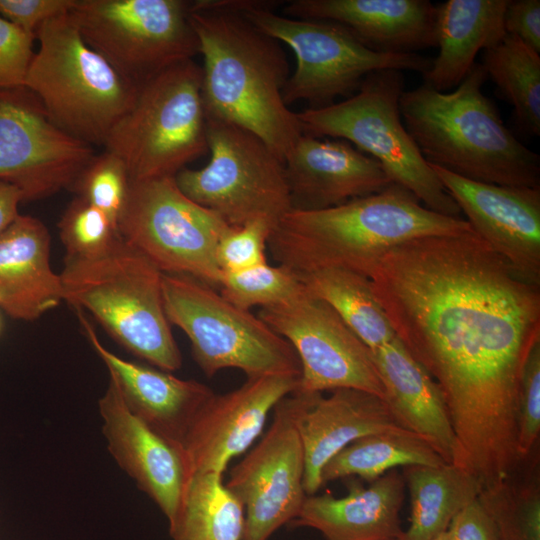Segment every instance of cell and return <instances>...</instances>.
<instances>
[{"label": "cell", "mask_w": 540, "mask_h": 540, "mask_svg": "<svg viewBox=\"0 0 540 540\" xmlns=\"http://www.w3.org/2000/svg\"><path fill=\"white\" fill-rule=\"evenodd\" d=\"M473 230L463 218L426 208L404 187L383 190L322 210L292 209L272 230L274 259L296 275L342 269L370 277L380 259L404 242Z\"/></svg>", "instance_id": "cell-3"}, {"label": "cell", "mask_w": 540, "mask_h": 540, "mask_svg": "<svg viewBox=\"0 0 540 540\" xmlns=\"http://www.w3.org/2000/svg\"><path fill=\"white\" fill-rule=\"evenodd\" d=\"M273 2L242 0L241 11L258 29L284 43L296 56L283 99L318 109L350 97L373 72L393 69L425 73L431 59L418 53H380L363 45L343 26L326 20L292 18L272 10Z\"/></svg>", "instance_id": "cell-9"}, {"label": "cell", "mask_w": 540, "mask_h": 540, "mask_svg": "<svg viewBox=\"0 0 540 540\" xmlns=\"http://www.w3.org/2000/svg\"><path fill=\"white\" fill-rule=\"evenodd\" d=\"M446 462L426 442L406 433L364 436L339 451L321 472L322 486L328 482L358 476L374 481L398 466H440Z\"/></svg>", "instance_id": "cell-32"}, {"label": "cell", "mask_w": 540, "mask_h": 540, "mask_svg": "<svg viewBox=\"0 0 540 540\" xmlns=\"http://www.w3.org/2000/svg\"><path fill=\"white\" fill-rule=\"evenodd\" d=\"M297 277L309 293L330 305L370 350L396 337L368 277L342 269H323Z\"/></svg>", "instance_id": "cell-29"}, {"label": "cell", "mask_w": 540, "mask_h": 540, "mask_svg": "<svg viewBox=\"0 0 540 540\" xmlns=\"http://www.w3.org/2000/svg\"><path fill=\"white\" fill-rule=\"evenodd\" d=\"M486 80L476 62L453 92L426 83L404 90L403 123L429 164L477 182L540 188V157L504 124L483 93Z\"/></svg>", "instance_id": "cell-4"}, {"label": "cell", "mask_w": 540, "mask_h": 540, "mask_svg": "<svg viewBox=\"0 0 540 540\" xmlns=\"http://www.w3.org/2000/svg\"><path fill=\"white\" fill-rule=\"evenodd\" d=\"M446 532L449 540H501L493 516L479 497L455 515Z\"/></svg>", "instance_id": "cell-41"}, {"label": "cell", "mask_w": 540, "mask_h": 540, "mask_svg": "<svg viewBox=\"0 0 540 540\" xmlns=\"http://www.w3.org/2000/svg\"><path fill=\"white\" fill-rule=\"evenodd\" d=\"M283 13L335 22L380 53H417L437 45V7L429 0H293Z\"/></svg>", "instance_id": "cell-22"}, {"label": "cell", "mask_w": 540, "mask_h": 540, "mask_svg": "<svg viewBox=\"0 0 540 540\" xmlns=\"http://www.w3.org/2000/svg\"><path fill=\"white\" fill-rule=\"evenodd\" d=\"M230 226L184 195L174 177L130 182L119 216L120 238L163 274L196 279L219 290L216 249Z\"/></svg>", "instance_id": "cell-12"}, {"label": "cell", "mask_w": 540, "mask_h": 540, "mask_svg": "<svg viewBox=\"0 0 540 540\" xmlns=\"http://www.w3.org/2000/svg\"><path fill=\"white\" fill-rule=\"evenodd\" d=\"M162 291L169 323L186 334L196 363L208 377L226 368L239 369L247 378L300 376L292 346L218 290L190 277L163 274Z\"/></svg>", "instance_id": "cell-10"}, {"label": "cell", "mask_w": 540, "mask_h": 540, "mask_svg": "<svg viewBox=\"0 0 540 540\" xmlns=\"http://www.w3.org/2000/svg\"><path fill=\"white\" fill-rule=\"evenodd\" d=\"M483 51L480 64L512 105L516 127L525 135L539 136L540 54L509 34Z\"/></svg>", "instance_id": "cell-31"}, {"label": "cell", "mask_w": 540, "mask_h": 540, "mask_svg": "<svg viewBox=\"0 0 540 540\" xmlns=\"http://www.w3.org/2000/svg\"><path fill=\"white\" fill-rule=\"evenodd\" d=\"M243 530V506L223 483V475L190 476L169 523L172 540H242Z\"/></svg>", "instance_id": "cell-30"}, {"label": "cell", "mask_w": 540, "mask_h": 540, "mask_svg": "<svg viewBox=\"0 0 540 540\" xmlns=\"http://www.w3.org/2000/svg\"><path fill=\"white\" fill-rule=\"evenodd\" d=\"M191 1L76 0L69 16L86 43L139 87L200 53Z\"/></svg>", "instance_id": "cell-13"}, {"label": "cell", "mask_w": 540, "mask_h": 540, "mask_svg": "<svg viewBox=\"0 0 540 540\" xmlns=\"http://www.w3.org/2000/svg\"><path fill=\"white\" fill-rule=\"evenodd\" d=\"M508 0H447L437 5L439 52L423 73L424 83L437 91L457 87L480 52L506 33L503 25Z\"/></svg>", "instance_id": "cell-27"}, {"label": "cell", "mask_w": 540, "mask_h": 540, "mask_svg": "<svg viewBox=\"0 0 540 540\" xmlns=\"http://www.w3.org/2000/svg\"><path fill=\"white\" fill-rule=\"evenodd\" d=\"M210 160L175 175L181 192L219 215L230 227L262 220L272 230L290 212L284 162L258 136L207 119Z\"/></svg>", "instance_id": "cell-11"}, {"label": "cell", "mask_w": 540, "mask_h": 540, "mask_svg": "<svg viewBox=\"0 0 540 540\" xmlns=\"http://www.w3.org/2000/svg\"><path fill=\"white\" fill-rule=\"evenodd\" d=\"M430 166L473 231L519 278L540 286V188L477 182Z\"/></svg>", "instance_id": "cell-18"}, {"label": "cell", "mask_w": 540, "mask_h": 540, "mask_svg": "<svg viewBox=\"0 0 540 540\" xmlns=\"http://www.w3.org/2000/svg\"><path fill=\"white\" fill-rule=\"evenodd\" d=\"M103 147L124 162L130 182L175 177L206 154L201 66L186 60L140 85Z\"/></svg>", "instance_id": "cell-8"}, {"label": "cell", "mask_w": 540, "mask_h": 540, "mask_svg": "<svg viewBox=\"0 0 540 540\" xmlns=\"http://www.w3.org/2000/svg\"><path fill=\"white\" fill-rule=\"evenodd\" d=\"M294 393L299 396L296 426L304 451L308 496L322 487L326 463L350 443L372 434L409 432L397 424L386 401L375 394L351 388L333 390L328 397Z\"/></svg>", "instance_id": "cell-20"}, {"label": "cell", "mask_w": 540, "mask_h": 540, "mask_svg": "<svg viewBox=\"0 0 540 540\" xmlns=\"http://www.w3.org/2000/svg\"><path fill=\"white\" fill-rule=\"evenodd\" d=\"M395 540H402V538H399V539H395Z\"/></svg>", "instance_id": "cell-45"}, {"label": "cell", "mask_w": 540, "mask_h": 540, "mask_svg": "<svg viewBox=\"0 0 540 540\" xmlns=\"http://www.w3.org/2000/svg\"><path fill=\"white\" fill-rule=\"evenodd\" d=\"M405 481L389 471L367 487L352 482L347 495H310L291 526L319 531L325 540H395L402 538L400 510Z\"/></svg>", "instance_id": "cell-24"}, {"label": "cell", "mask_w": 540, "mask_h": 540, "mask_svg": "<svg viewBox=\"0 0 540 540\" xmlns=\"http://www.w3.org/2000/svg\"><path fill=\"white\" fill-rule=\"evenodd\" d=\"M0 327H1V323H0Z\"/></svg>", "instance_id": "cell-46"}, {"label": "cell", "mask_w": 540, "mask_h": 540, "mask_svg": "<svg viewBox=\"0 0 540 540\" xmlns=\"http://www.w3.org/2000/svg\"><path fill=\"white\" fill-rule=\"evenodd\" d=\"M59 275L64 301L90 312L127 351L164 371L181 368L164 309L163 273L120 236L93 257L65 256Z\"/></svg>", "instance_id": "cell-5"}, {"label": "cell", "mask_w": 540, "mask_h": 540, "mask_svg": "<svg viewBox=\"0 0 540 540\" xmlns=\"http://www.w3.org/2000/svg\"><path fill=\"white\" fill-rule=\"evenodd\" d=\"M501 540H540V492L536 481L515 488L512 482L496 492L481 493Z\"/></svg>", "instance_id": "cell-34"}, {"label": "cell", "mask_w": 540, "mask_h": 540, "mask_svg": "<svg viewBox=\"0 0 540 540\" xmlns=\"http://www.w3.org/2000/svg\"><path fill=\"white\" fill-rule=\"evenodd\" d=\"M402 71L371 73L358 91L332 105L297 113L302 134L342 139L375 159L392 183L414 194L428 209L453 218L461 211L408 133L399 109Z\"/></svg>", "instance_id": "cell-7"}, {"label": "cell", "mask_w": 540, "mask_h": 540, "mask_svg": "<svg viewBox=\"0 0 540 540\" xmlns=\"http://www.w3.org/2000/svg\"><path fill=\"white\" fill-rule=\"evenodd\" d=\"M58 228L68 257H93L119 238L117 226L108 215L79 197L69 204Z\"/></svg>", "instance_id": "cell-36"}, {"label": "cell", "mask_w": 540, "mask_h": 540, "mask_svg": "<svg viewBox=\"0 0 540 540\" xmlns=\"http://www.w3.org/2000/svg\"><path fill=\"white\" fill-rule=\"evenodd\" d=\"M503 25L506 34L540 54V1L508 0Z\"/></svg>", "instance_id": "cell-42"}, {"label": "cell", "mask_w": 540, "mask_h": 540, "mask_svg": "<svg viewBox=\"0 0 540 540\" xmlns=\"http://www.w3.org/2000/svg\"><path fill=\"white\" fill-rule=\"evenodd\" d=\"M241 2L191 1L206 118L253 133L284 162L302 136L283 99L289 63L281 43L245 17Z\"/></svg>", "instance_id": "cell-2"}, {"label": "cell", "mask_w": 540, "mask_h": 540, "mask_svg": "<svg viewBox=\"0 0 540 540\" xmlns=\"http://www.w3.org/2000/svg\"><path fill=\"white\" fill-rule=\"evenodd\" d=\"M258 317L296 352L300 393L351 388L384 399L370 349L325 301L303 288L290 299L260 308Z\"/></svg>", "instance_id": "cell-14"}, {"label": "cell", "mask_w": 540, "mask_h": 540, "mask_svg": "<svg viewBox=\"0 0 540 540\" xmlns=\"http://www.w3.org/2000/svg\"><path fill=\"white\" fill-rule=\"evenodd\" d=\"M35 35L14 25L0 15V89L24 86L34 57Z\"/></svg>", "instance_id": "cell-39"}, {"label": "cell", "mask_w": 540, "mask_h": 540, "mask_svg": "<svg viewBox=\"0 0 540 540\" xmlns=\"http://www.w3.org/2000/svg\"><path fill=\"white\" fill-rule=\"evenodd\" d=\"M540 434V340L532 347L521 376L518 400V454L526 460Z\"/></svg>", "instance_id": "cell-38"}, {"label": "cell", "mask_w": 540, "mask_h": 540, "mask_svg": "<svg viewBox=\"0 0 540 540\" xmlns=\"http://www.w3.org/2000/svg\"><path fill=\"white\" fill-rule=\"evenodd\" d=\"M35 37L39 47L24 87L64 132L103 146L133 106L138 87L86 43L69 13L43 23Z\"/></svg>", "instance_id": "cell-6"}, {"label": "cell", "mask_w": 540, "mask_h": 540, "mask_svg": "<svg viewBox=\"0 0 540 540\" xmlns=\"http://www.w3.org/2000/svg\"><path fill=\"white\" fill-rule=\"evenodd\" d=\"M299 396L284 397L260 441L236 464L225 483L244 509L242 540H268L299 514L307 494L305 460L296 426Z\"/></svg>", "instance_id": "cell-15"}, {"label": "cell", "mask_w": 540, "mask_h": 540, "mask_svg": "<svg viewBox=\"0 0 540 540\" xmlns=\"http://www.w3.org/2000/svg\"><path fill=\"white\" fill-rule=\"evenodd\" d=\"M50 242L47 227L28 215L19 214L0 234V308L11 318L34 321L64 300Z\"/></svg>", "instance_id": "cell-25"}, {"label": "cell", "mask_w": 540, "mask_h": 540, "mask_svg": "<svg viewBox=\"0 0 540 540\" xmlns=\"http://www.w3.org/2000/svg\"><path fill=\"white\" fill-rule=\"evenodd\" d=\"M99 412L111 455L170 523L189 480L183 451L130 411L112 379Z\"/></svg>", "instance_id": "cell-19"}, {"label": "cell", "mask_w": 540, "mask_h": 540, "mask_svg": "<svg viewBox=\"0 0 540 540\" xmlns=\"http://www.w3.org/2000/svg\"><path fill=\"white\" fill-rule=\"evenodd\" d=\"M84 332L131 412L181 448L196 414L214 394L205 384L120 358L99 341L83 311L76 309ZM182 450V449H181Z\"/></svg>", "instance_id": "cell-23"}, {"label": "cell", "mask_w": 540, "mask_h": 540, "mask_svg": "<svg viewBox=\"0 0 540 540\" xmlns=\"http://www.w3.org/2000/svg\"><path fill=\"white\" fill-rule=\"evenodd\" d=\"M130 178L124 162L104 150L95 154L71 189L77 197L102 210L117 226L125 205Z\"/></svg>", "instance_id": "cell-35"}, {"label": "cell", "mask_w": 540, "mask_h": 540, "mask_svg": "<svg viewBox=\"0 0 540 540\" xmlns=\"http://www.w3.org/2000/svg\"><path fill=\"white\" fill-rule=\"evenodd\" d=\"M284 167L297 210L335 207L392 183L375 159L342 139L302 134Z\"/></svg>", "instance_id": "cell-21"}, {"label": "cell", "mask_w": 540, "mask_h": 540, "mask_svg": "<svg viewBox=\"0 0 540 540\" xmlns=\"http://www.w3.org/2000/svg\"><path fill=\"white\" fill-rule=\"evenodd\" d=\"M371 351L395 421L452 464L456 439L440 388L397 337Z\"/></svg>", "instance_id": "cell-26"}, {"label": "cell", "mask_w": 540, "mask_h": 540, "mask_svg": "<svg viewBox=\"0 0 540 540\" xmlns=\"http://www.w3.org/2000/svg\"><path fill=\"white\" fill-rule=\"evenodd\" d=\"M76 0H0V15L35 35L46 21L65 15Z\"/></svg>", "instance_id": "cell-40"}, {"label": "cell", "mask_w": 540, "mask_h": 540, "mask_svg": "<svg viewBox=\"0 0 540 540\" xmlns=\"http://www.w3.org/2000/svg\"><path fill=\"white\" fill-rule=\"evenodd\" d=\"M272 228L257 220L241 227H230L221 237L216 258L223 272H237L267 263L266 246Z\"/></svg>", "instance_id": "cell-37"}, {"label": "cell", "mask_w": 540, "mask_h": 540, "mask_svg": "<svg viewBox=\"0 0 540 540\" xmlns=\"http://www.w3.org/2000/svg\"><path fill=\"white\" fill-rule=\"evenodd\" d=\"M95 154L56 126L27 88L0 89V181L17 187L23 201L71 189Z\"/></svg>", "instance_id": "cell-16"}, {"label": "cell", "mask_w": 540, "mask_h": 540, "mask_svg": "<svg viewBox=\"0 0 540 540\" xmlns=\"http://www.w3.org/2000/svg\"><path fill=\"white\" fill-rule=\"evenodd\" d=\"M299 377L247 378L230 392L214 393L196 414L181 443L189 478L203 473L223 475L229 462L260 436L270 411L297 389Z\"/></svg>", "instance_id": "cell-17"}, {"label": "cell", "mask_w": 540, "mask_h": 540, "mask_svg": "<svg viewBox=\"0 0 540 540\" xmlns=\"http://www.w3.org/2000/svg\"><path fill=\"white\" fill-rule=\"evenodd\" d=\"M303 288L290 269L268 263L237 272H223L219 292L237 307L250 310L282 303Z\"/></svg>", "instance_id": "cell-33"}, {"label": "cell", "mask_w": 540, "mask_h": 540, "mask_svg": "<svg viewBox=\"0 0 540 540\" xmlns=\"http://www.w3.org/2000/svg\"><path fill=\"white\" fill-rule=\"evenodd\" d=\"M23 201L20 190L14 185L0 181V234L20 214L18 207Z\"/></svg>", "instance_id": "cell-43"}, {"label": "cell", "mask_w": 540, "mask_h": 540, "mask_svg": "<svg viewBox=\"0 0 540 540\" xmlns=\"http://www.w3.org/2000/svg\"><path fill=\"white\" fill-rule=\"evenodd\" d=\"M432 540H449V538H448L447 532L445 531L441 533L440 535H438L437 537L433 538Z\"/></svg>", "instance_id": "cell-44"}, {"label": "cell", "mask_w": 540, "mask_h": 540, "mask_svg": "<svg viewBox=\"0 0 540 540\" xmlns=\"http://www.w3.org/2000/svg\"><path fill=\"white\" fill-rule=\"evenodd\" d=\"M402 476L411 497L410 525L402 540H432L482 492L478 481L454 464L406 466Z\"/></svg>", "instance_id": "cell-28"}, {"label": "cell", "mask_w": 540, "mask_h": 540, "mask_svg": "<svg viewBox=\"0 0 540 540\" xmlns=\"http://www.w3.org/2000/svg\"><path fill=\"white\" fill-rule=\"evenodd\" d=\"M369 279L396 337L441 390L456 439L452 464L483 491L500 488L522 462L519 389L540 340V286L473 230L397 245Z\"/></svg>", "instance_id": "cell-1"}]
</instances>
